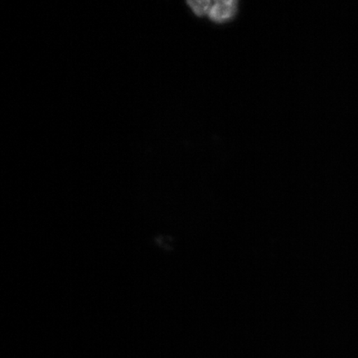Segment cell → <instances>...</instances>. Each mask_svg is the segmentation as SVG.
I'll use <instances>...</instances> for the list:
<instances>
[{"instance_id":"2","label":"cell","mask_w":358,"mask_h":358,"mask_svg":"<svg viewBox=\"0 0 358 358\" xmlns=\"http://www.w3.org/2000/svg\"><path fill=\"white\" fill-rule=\"evenodd\" d=\"M213 3L211 0H196V1H187V4L195 15L201 17L208 15Z\"/></svg>"},{"instance_id":"1","label":"cell","mask_w":358,"mask_h":358,"mask_svg":"<svg viewBox=\"0 0 358 358\" xmlns=\"http://www.w3.org/2000/svg\"><path fill=\"white\" fill-rule=\"evenodd\" d=\"M237 10H238V1L236 0H218V1H213L208 17L216 24H224L234 19Z\"/></svg>"}]
</instances>
